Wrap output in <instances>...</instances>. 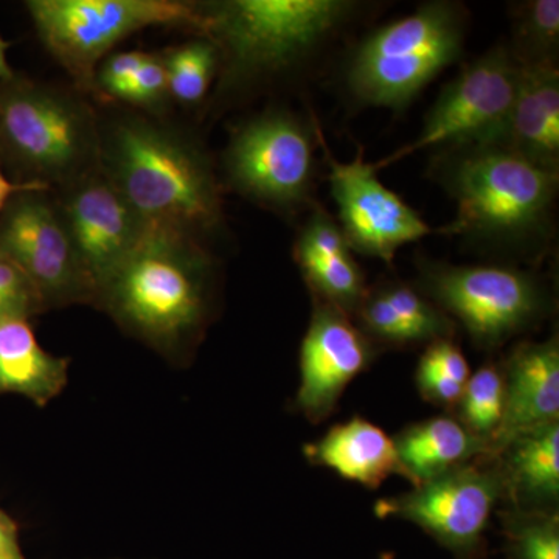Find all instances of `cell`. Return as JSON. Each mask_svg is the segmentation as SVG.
Returning a JSON list of instances; mask_svg holds the SVG:
<instances>
[{
    "label": "cell",
    "instance_id": "obj_27",
    "mask_svg": "<svg viewBox=\"0 0 559 559\" xmlns=\"http://www.w3.org/2000/svg\"><path fill=\"white\" fill-rule=\"evenodd\" d=\"M44 311V301L31 280L0 252V320H31Z\"/></svg>",
    "mask_w": 559,
    "mask_h": 559
},
{
    "label": "cell",
    "instance_id": "obj_10",
    "mask_svg": "<svg viewBox=\"0 0 559 559\" xmlns=\"http://www.w3.org/2000/svg\"><path fill=\"white\" fill-rule=\"evenodd\" d=\"M0 146L39 182H70L91 168L97 135L90 114L44 87L17 84L0 94Z\"/></svg>",
    "mask_w": 559,
    "mask_h": 559
},
{
    "label": "cell",
    "instance_id": "obj_28",
    "mask_svg": "<svg viewBox=\"0 0 559 559\" xmlns=\"http://www.w3.org/2000/svg\"><path fill=\"white\" fill-rule=\"evenodd\" d=\"M514 558L559 559L557 516L530 518L514 528Z\"/></svg>",
    "mask_w": 559,
    "mask_h": 559
},
{
    "label": "cell",
    "instance_id": "obj_11",
    "mask_svg": "<svg viewBox=\"0 0 559 559\" xmlns=\"http://www.w3.org/2000/svg\"><path fill=\"white\" fill-rule=\"evenodd\" d=\"M44 191L16 194L0 218V252L33 283L46 310L94 304L95 288L81 266L60 209Z\"/></svg>",
    "mask_w": 559,
    "mask_h": 559
},
{
    "label": "cell",
    "instance_id": "obj_9",
    "mask_svg": "<svg viewBox=\"0 0 559 559\" xmlns=\"http://www.w3.org/2000/svg\"><path fill=\"white\" fill-rule=\"evenodd\" d=\"M520 66L507 44H498L460 69L426 114L417 138L384 159L380 171L425 150H443L502 140L520 84Z\"/></svg>",
    "mask_w": 559,
    "mask_h": 559
},
{
    "label": "cell",
    "instance_id": "obj_14",
    "mask_svg": "<svg viewBox=\"0 0 559 559\" xmlns=\"http://www.w3.org/2000/svg\"><path fill=\"white\" fill-rule=\"evenodd\" d=\"M58 209L97 299L102 283L131 255L150 229L105 171H87L70 180Z\"/></svg>",
    "mask_w": 559,
    "mask_h": 559
},
{
    "label": "cell",
    "instance_id": "obj_3",
    "mask_svg": "<svg viewBox=\"0 0 559 559\" xmlns=\"http://www.w3.org/2000/svg\"><path fill=\"white\" fill-rule=\"evenodd\" d=\"M212 288V260L194 237L150 229L102 283L95 305L132 336L179 362L207 326Z\"/></svg>",
    "mask_w": 559,
    "mask_h": 559
},
{
    "label": "cell",
    "instance_id": "obj_2",
    "mask_svg": "<svg viewBox=\"0 0 559 559\" xmlns=\"http://www.w3.org/2000/svg\"><path fill=\"white\" fill-rule=\"evenodd\" d=\"M355 0H227L204 7L221 91L240 92L318 70L370 10Z\"/></svg>",
    "mask_w": 559,
    "mask_h": 559
},
{
    "label": "cell",
    "instance_id": "obj_33",
    "mask_svg": "<svg viewBox=\"0 0 559 559\" xmlns=\"http://www.w3.org/2000/svg\"><path fill=\"white\" fill-rule=\"evenodd\" d=\"M0 559H27L22 551L20 524L0 507Z\"/></svg>",
    "mask_w": 559,
    "mask_h": 559
},
{
    "label": "cell",
    "instance_id": "obj_8",
    "mask_svg": "<svg viewBox=\"0 0 559 559\" xmlns=\"http://www.w3.org/2000/svg\"><path fill=\"white\" fill-rule=\"evenodd\" d=\"M27 9L44 46L84 86L110 49L143 28H190L207 39L204 7L175 0H32Z\"/></svg>",
    "mask_w": 559,
    "mask_h": 559
},
{
    "label": "cell",
    "instance_id": "obj_30",
    "mask_svg": "<svg viewBox=\"0 0 559 559\" xmlns=\"http://www.w3.org/2000/svg\"><path fill=\"white\" fill-rule=\"evenodd\" d=\"M148 55L142 51H123V53L110 55L98 70L97 81L106 94L123 100L130 87L135 72L145 62Z\"/></svg>",
    "mask_w": 559,
    "mask_h": 559
},
{
    "label": "cell",
    "instance_id": "obj_36",
    "mask_svg": "<svg viewBox=\"0 0 559 559\" xmlns=\"http://www.w3.org/2000/svg\"><path fill=\"white\" fill-rule=\"evenodd\" d=\"M381 559H392V557H389L388 555V557H382Z\"/></svg>",
    "mask_w": 559,
    "mask_h": 559
},
{
    "label": "cell",
    "instance_id": "obj_19",
    "mask_svg": "<svg viewBox=\"0 0 559 559\" xmlns=\"http://www.w3.org/2000/svg\"><path fill=\"white\" fill-rule=\"evenodd\" d=\"M520 69L516 98L498 145L540 168L559 171L558 66Z\"/></svg>",
    "mask_w": 559,
    "mask_h": 559
},
{
    "label": "cell",
    "instance_id": "obj_12",
    "mask_svg": "<svg viewBox=\"0 0 559 559\" xmlns=\"http://www.w3.org/2000/svg\"><path fill=\"white\" fill-rule=\"evenodd\" d=\"M318 140L329 165L337 224L353 252L392 264L403 246L433 234L417 210L381 182L373 164L364 160L362 150L355 159L340 162L331 154L320 127Z\"/></svg>",
    "mask_w": 559,
    "mask_h": 559
},
{
    "label": "cell",
    "instance_id": "obj_21",
    "mask_svg": "<svg viewBox=\"0 0 559 559\" xmlns=\"http://www.w3.org/2000/svg\"><path fill=\"white\" fill-rule=\"evenodd\" d=\"M69 366V358L40 347L31 320H0V396L21 395L46 407L68 385Z\"/></svg>",
    "mask_w": 559,
    "mask_h": 559
},
{
    "label": "cell",
    "instance_id": "obj_16",
    "mask_svg": "<svg viewBox=\"0 0 559 559\" xmlns=\"http://www.w3.org/2000/svg\"><path fill=\"white\" fill-rule=\"evenodd\" d=\"M301 224L293 255L316 300L353 318L367 293L366 277L337 221L316 202Z\"/></svg>",
    "mask_w": 559,
    "mask_h": 559
},
{
    "label": "cell",
    "instance_id": "obj_4",
    "mask_svg": "<svg viewBox=\"0 0 559 559\" xmlns=\"http://www.w3.org/2000/svg\"><path fill=\"white\" fill-rule=\"evenodd\" d=\"M105 173L148 229L197 237L223 219L218 179L205 154L148 121L114 128Z\"/></svg>",
    "mask_w": 559,
    "mask_h": 559
},
{
    "label": "cell",
    "instance_id": "obj_24",
    "mask_svg": "<svg viewBox=\"0 0 559 559\" xmlns=\"http://www.w3.org/2000/svg\"><path fill=\"white\" fill-rule=\"evenodd\" d=\"M511 33L507 44L520 68L558 66V0H524L510 7Z\"/></svg>",
    "mask_w": 559,
    "mask_h": 559
},
{
    "label": "cell",
    "instance_id": "obj_1",
    "mask_svg": "<svg viewBox=\"0 0 559 559\" xmlns=\"http://www.w3.org/2000/svg\"><path fill=\"white\" fill-rule=\"evenodd\" d=\"M430 179L457 204L437 234L510 260L538 261L557 234L559 171L496 143L433 151Z\"/></svg>",
    "mask_w": 559,
    "mask_h": 559
},
{
    "label": "cell",
    "instance_id": "obj_32",
    "mask_svg": "<svg viewBox=\"0 0 559 559\" xmlns=\"http://www.w3.org/2000/svg\"><path fill=\"white\" fill-rule=\"evenodd\" d=\"M417 388L419 393L430 403L439 404V406H454L462 399L465 385L437 373V371L428 369V367L419 366L417 369Z\"/></svg>",
    "mask_w": 559,
    "mask_h": 559
},
{
    "label": "cell",
    "instance_id": "obj_5",
    "mask_svg": "<svg viewBox=\"0 0 559 559\" xmlns=\"http://www.w3.org/2000/svg\"><path fill=\"white\" fill-rule=\"evenodd\" d=\"M469 13L452 0H430L381 25L349 50L342 83L356 106L404 110L462 58Z\"/></svg>",
    "mask_w": 559,
    "mask_h": 559
},
{
    "label": "cell",
    "instance_id": "obj_26",
    "mask_svg": "<svg viewBox=\"0 0 559 559\" xmlns=\"http://www.w3.org/2000/svg\"><path fill=\"white\" fill-rule=\"evenodd\" d=\"M164 62L168 92L179 102L193 105L207 94L216 69H219V53L212 40L201 38L171 51Z\"/></svg>",
    "mask_w": 559,
    "mask_h": 559
},
{
    "label": "cell",
    "instance_id": "obj_15",
    "mask_svg": "<svg viewBox=\"0 0 559 559\" xmlns=\"http://www.w3.org/2000/svg\"><path fill=\"white\" fill-rule=\"evenodd\" d=\"M373 342L353 318L314 299L310 326L301 342L300 388L296 404L311 421L336 409L349 382L373 359Z\"/></svg>",
    "mask_w": 559,
    "mask_h": 559
},
{
    "label": "cell",
    "instance_id": "obj_35",
    "mask_svg": "<svg viewBox=\"0 0 559 559\" xmlns=\"http://www.w3.org/2000/svg\"><path fill=\"white\" fill-rule=\"evenodd\" d=\"M7 43L2 38H0V80H11L13 73H11V69L9 62H7Z\"/></svg>",
    "mask_w": 559,
    "mask_h": 559
},
{
    "label": "cell",
    "instance_id": "obj_29",
    "mask_svg": "<svg viewBox=\"0 0 559 559\" xmlns=\"http://www.w3.org/2000/svg\"><path fill=\"white\" fill-rule=\"evenodd\" d=\"M167 94H170V92H168V75L165 62L148 55V58L135 72L123 100L151 106L164 100Z\"/></svg>",
    "mask_w": 559,
    "mask_h": 559
},
{
    "label": "cell",
    "instance_id": "obj_20",
    "mask_svg": "<svg viewBox=\"0 0 559 559\" xmlns=\"http://www.w3.org/2000/svg\"><path fill=\"white\" fill-rule=\"evenodd\" d=\"M305 455L314 465L364 487L378 488L392 474L403 476L395 441L362 418L334 426L322 439L307 444Z\"/></svg>",
    "mask_w": 559,
    "mask_h": 559
},
{
    "label": "cell",
    "instance_id": "obj_34",
    "mask_svg": "<svg viewBox=\"0 0 559 559\" xmlns=\"http://www.w3.org/2000/svg\"><path fill=\"white\" fill-rule=\"evenodd\" d=\"M47 183L38 180H28V182L13 183L0 171V212L13 200L16 194L31 193V191H46Z\"/></svg>",
    "mask_w": 559,
    "mask_h": 559
},
{
    "label": "cell",
    "instance_id": "obj_23",
    "mask_svg": "<svg viewBox=\"0 0 559 559\" xmlns=\"http://www.w3.org/2000/svg\"><path fill=\"white\" fill-rule=\"evenodd\" d=\"M507 452L514 495L528 503H555L559 498V423L511 440Z\"/></svg>",
    "mask_w": 559,
    "mask_h": 559
},
{
    "label": "cell",
    "instance_id": "obj_17",
    "mask_svg": "<svg viewBox=\"0 0 559 559\" xmlns=\"http://www.w3.org/2000/svg\"><path fill=\"white\" fill-rule=\"evenodd\" d=\"M506 411L491 451L502 452L511 440L557 423L559 418V344L524 342L511 352L503 369Z\"/></svg>",
    "mask_w": 559,
    "mask_h": 559
},
{
    "label": "cell",
    "instance_id": "obj_22",
    "mask_svg": "<svg viewBox=\"0 0 559 559\" xmlns=\"http://www.w3.org/2000/svg\"><path fill=\"white\" fill-rule=\"evenodd\" d=\"M395 441L401 473L414 484H425L465 465L488 448L454 418L437 417L411 426Z\"/></svg>",
    "mask_w": 559,
    "mask_h": 559
},
{
    "label": "cell",
    "instance_id": "obj_25",
    "mask_svg": "<svg viewBox=\"0 0 559 559\" xmlns=\"http://www.w3.org/2000/svg\"><path fill=\"white\" fill-rule=\"evenodd\" d=\"M459 406L460 423L491 451L506 411L503 370L487 364L471 374Z\"/></svg>",
    "mask_w": 559,
    "mask_h": 559
},
{
    "label": "cell",
    "instance_id": "obj_18",
    "mask_svg": "<svg viewBox=\"0 0 559 559\" xmlns=\"http://www.w3.org/2000/svg\"><path fill=\"white\" fill-rule=\"evenodd\" d=\"M353 318L371 342L389 345L430 344L452 340L454 320L425 294L404 282L367 288Z\"/></svg>",
    "mask_w": 559,
    "mask_h": 559
},
{
    "label": "cell",
    "instance_id": "obj_7",
    "mask_svg": "<svg viewBox=\"0 0 559 559\" xmlns=\"http://www.w3.org/2000/svg\"><path fill=\"white\" fill-rule=\"evenodd\" d=\"M418 272L419 293L457 319L480 348L500 347L550 312L549 290L532 271L418 259Z\"/></svg>",
    "mask_w": 559,
    "mask_h": 559
},
{
    "label": "cell",
    "instance_id": "obj_13",
    "mask_svg": "<svg viewBox=\"0 0 559 559\" xmlns=\"http://www.w3.org/2000/svg\"><path fill=\"white\" fill-rule=\"evenodd\" d=\"M502 480L498 471L465 463L409 492L378 500L374 513L412 522L452 550H468L487 527Z\"/></svg>",
    "mask_w": 559,
    "mask_h": 559
},
{
    "label": "cell",
    "instance_id": "obj_31",
    "mask_svg": "<svg viewBox=\"0 0 559 559\" xmlns=\"http://www.w3.org/2000/svg\"><path fill=\"white\" fill-rule=\"evenodd\" d=\"M419 366L428 367L462 385H466L471 377L468 360L452 340L430 342L419 359Z\"/></svg>",
    "mask_w": 559,
    "mask_h": 559
},
{
    "label": "cell",
    "instance_id": "obj_6",
    "mask_svg": "<svg viewBox=\"0 0 559 559\" xmlns=\"http://www.w3.org/2000/svg\"><path fill=\"white\" fill-rule=\"evenodd\" d=\"M319 121L288 108H274L242 121L224 153L230 187L249 200L297 215L318 202Z\"/></svg>",
    "mask_w": 559,
    "mask_h": 559
}]
</instances>
